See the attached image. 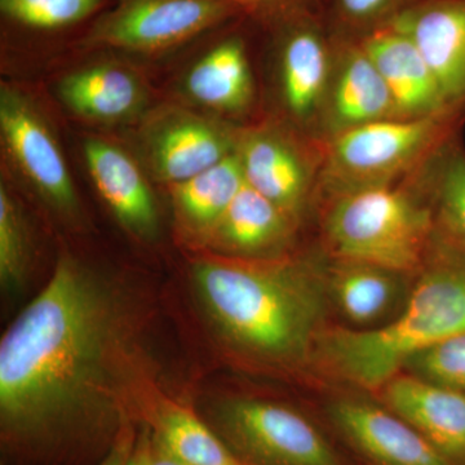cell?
<instances>
[{"instance_id": "6da1fadb", "label": "cell", "mask_w": 465, "mask_h": 465, "mask_svg": "<svg viewBox=\"0 0 465 465\" xmlns=\"http://www.w3.org/2000/svg\"><path fill=\"white\" fill-rule=\"evenodd\" d=\"M140 308L128 289L60 256L0 341V436L15 460L61 465L105 455L142 418Z\"/></svg>"}, {"instance_id": "7a4b0ae2", "label": "cell", "mask_w": 465, "mask_h": 465, "mask_svg": "<svg viewBox=\"0 0 465 465\" xmlns=\"http://www.w3.org/2000/svg\"><path fill=\"white\" fill-rule=\"evenodd\" d=\"M193 283L211 323L235 351L273 366L313 356L327 273L302 259H204Z\"/></svg>"}, {"instance_id": "3957f363", "label": "cell", "mask_w": 465, "mask_h": 465, "mask_svg": "<svg viewBox=\"0 0 465 465\" xmlns=\"http://www.w3.org/2000/svg\"><path fill=\"white\" fill-rule=\"evenodd\" d=\"M405 308L371 330H322L313 356L330 374L379 391L418 351L465 332V246L436 224Z\"/></svg>"}, {"instance_id": "277c9868", "label": "cell", "mask_w": 465, "mask_h": 465, "mask_svg": "<svg viewBox=\"0 0 465 465\" xmlns=\"http://www.w3.org/2000/svg\"><path fill=\"white\" fill-rule=\"evenodd\" d=\"M436 229L432 207L390 185L339 193L324 223L338 260L394 273L419 271Z\"/></svg>"}, {"instance_id": "5b68a950", "label": "cell", "mask_w": 465, "mask_h": 465, "mask_svg": "<svg viewBox=\"0 0 465 465\" xmlns=\"http://www.w3.org/2000/svg\"><path fill=\"white\" fill-rule=\"evenodd\" d=\"M464 119L457 115L388 118L338 131L329 149L333 177L344 185L341 192L388 185L421 158L439 154L457 140Z\"/></svg>"}, {"instance_id": "8992f818", "label": "cell", "mask_w": 465, "mask_h": 465, "mask_svg": "<svg viewBox=\"0 0 465 465\" xmlns=\"http://www.w3.org/2000/svg\"><path fill=\"white\" fill-rule=\"evenodd\" d=\"M208 424L246 465H347L311 419L281 403L223 401Z\"/></svg>"}, {"instance_id": "52a82bcc", "label": "cell", "mask_w": 465, "mask_h": 465, "mask_svg": "<svg viewBox=\"0 0 465 465\" xmlns=\"http://www.w3.org/2000/svg\"><path fill=\"white\" fill-rule=\"evenodd\" d=\"M244 16L224 0H118L94 21L82 45L150 54L176 47Z\"/></svg>"}, {"instance_id": "ba28073f", "label": "cell", "mask_w": 465, "mask_h": 465, "mask_svg": "<svg viewBox=\"0 0 465 465\" xmlns=\"http://www.w3.org/2000/svg\"><path fill=\"white\" fill-rule=\"evenodd\" d=\"M0 130L9 154L36 191L61 213H75L74 185L54 134L30 101L8 87L0 94Z\"/></svg>"}, {"instance_id": "9c48e42d", "label": "cell", "mask_w": 465, "mask_h": 465, "mask_svg": "<svg viewBox=\"0 0 465 465\" xmlns=\"http://www.w3.org/2000/svg\"><path fill=\"white\" fill-rule=\"evenodd\" d=\"M390 23L420 52L449 109L465 115V0H411Z\"/></svg>"}, {"instance_id": "30bf717a", "label": "cell", "mask_w": 465, "mask_h": 465, "mask_svg": "<svg viewBox=\"0 0 465 465\" xmlns=\"http://www.w3.org/2000/svg\"><path fill=\"white\" fill-rule=\"evenodd\" d=\"M327 412L333 428L370 465H454L387 407L339 400Z\"/></svg>"}, {"instance_id": "8fae6325", "label": "cell", "mask_w": 465, "mask_h": 465, "mask_svg": "<svg viewBox=\"0 0 465 465\" xmlns=\"http://www.w3.org/2000/svg\"><path fill=\"white\" fill-rule=\"evenodd\" d=\"M280 27L282 87L287 108L308 118L322 100L331 69L333 36L317 11H300L268 21Z\"/></svg>"}, {"instance_id": "7c38bea8", "label": "cell", "mask_w": 465, "mask_h": 465, "mask_svg": "<svg viewBox=\"0 0 465 465\" xmlns=\"http://www.w3.org/2000/svg\"><path fill=\"white\" fill-rule=\"evenodd\" d=\"M358 41L390 88L400 118H465L449 109L432 70L411 39L393 24L376 27Z\"/></svg>"}, {"instance_id": "4fadbf2b", "label": "cell", "mask_w": 465, "mask_h": 465, "mask_svg": "<svg viewBox=\"0 0 465 465\" xmlns=\"http://www.w3.org/2000/svg\"><path fill=\"white\" fill-rule=\"evenodd\" d=\"M385 407L411 425L454 465H465V393L399 374L381 390Z\"/></svg>"}, {"instance_id": "5bb4252c", "label": "cell", "mask_w": 465, "mask_h": 465, "mask_svg": "<svg viewBox=\"0 0 465 465\" xmlns=\"http://www.w3.org/2000/svg\"><path fill=\"white\" fill-rule=\"evenodd\" d=\"M84 152L92 182L119 223L139 238L154 237L158 231L154 197L133 158L99 139L87 140Z\"/></svg>"}, {"instance_id": "9a60e30c", "label": "cell", "mask_w": 465, "mask_h": 465, "mask_svg": "<svg viewBox=\"0 0 465 465\" xmlns=\"http://www.w3.org/2000/svg\"><path fill=\"white\" fill-rule=\"evenodd\" d=\"M333 34L341 51V65L331 96V110L339 131L356 125L400 118L387 84L360 41Z\"/></svg>"}, {"instance_id": "2e32d148", "label": "cell", "mask_w": 465, "mask_h": 465, "mask_svg": "<svg viewBox=\"0 0 465 465\" xmlns=\"http://www.w3.org/2000/svg\"><path fill=\"white\" fill-rule=\"evenodd\" d=\"M238 154L244 182L293 219L308 189L307 167L296 150L274 134H256Z\"/></svg>"}, {"instance_id": "e0dca14e", "label": "cell", "mask_w": 465, "mask_h": 465, "mask_svg": "<svg viewBox=\"0 0 465 465\" xmlns=\"http://www.w3.org/2000/svg\"><path fill=\"white\" fill-rule=\"evenodd\" d=\"M232 154V143L220 128L197 118H183L159 131L152 143L158 176L179 183L215 166Z\"/></svg>"}, {"instance_id": "ac0fdd59", "label": "cell", "mask_w": 465, "mask_h": 465, "mask_svg": "<svg viewBox=\"0 0 465 465\" xmlns=\"http://www.w3.org/2000/svg\"><path fill=\"white\" fill-rule=\"evenodd\" d=\"M140 420L185 464L246 465L210 424L173 401L153 397Z\"/></svg>"}, {"instance_id": "d6986e66", "label": "cell", "mask_w": 465, "mask_h": 465, "mask_svg": "<svg viewBox=\"0 0 465 465\" xmlns=\"http://www.w3.org/2000/svg\"><path fill=\"white\" fill-rule=\"evenodd\" d=\"M291 222L289 213L244 182L208 235L232 253L258 255L289 238Z\"/></svg>"}, {"instance_id": "ffe728a7", "label": "cell", "mask_w": 465, "mask_h": 465, "mask_svg": "<svg viewBox=\"0 0 465 465\" xmlns=\"http://www.w3.org/2000/svg\"><path fill=\"white\" fill-rule=\"evenodd\" d=\"M186 91L207 108L237 112L252 94L246 43L240 35L226 36L213 45L186 76Z\"/></svg>"}, {"instance_id": "44dd1931", "label": "cell", "mask_w": 465, "mask_h": 465, "mask_svg": "<svg viewBox=\"0 0 465 465\" xmlns=\"http://www.w3.org/2000/svg\"><path fill=\"white\" fill-rule=\"evenodd\" d=\"M58 94L67 108L85 118L118 121L142 103L139 82L124 67L97 65L65 76Z\"/></svg>"}, {"instance_id": "7402d4cb", "label": "cell", "mask_w": 465, "mask_h": 465, "mask_svg": "<svg viewBox=\"0 0 465 465\" xmlns=\"http://www.w3.org/2000/svg\"><path fill=\"white\" fill-rule=\"evenodd\" d=\"M397 274L375 265L338 260L327 273V290L341 313L363 326L381 320L396 304Z\"/></svg>"}, {"instance_id": "603a6c76", "label": "cell", "mask_w": 465, "mask_h": 465, "mask_svg": "<svg viewBox=\"0 0 465 465\" xmlns=\"http://www.w3.org/2000/svg\"><path fill=\"white\" fill-rule=\"evenodd\" d=\"M243 183L240 154L232 153L192 179L174 183V206L189 228L208 235Z\"/></svg>"}, {"instance_id": "cb8c5ba5", "label": "cell", "mask_w": 465, "mask_h": 465, "mask_svg": "<svg viewBox=\"0 0 465 465\" xmlns=\"http://www.w3.org/2000/svg\"><path fill=\"white\" fill-rule=\"evenodd\" d=\"M430 193L436 224L465 246V152L457 140L434 161Z\"/></svg>"}, {"instance_id": "d4e9b609", "label": "cell", "mask_w": 465, "mask_h": 465, "mask_svg": "<svg viewBox=\"0 0 465 465\" xmlns=\"http://www.w3.org/2000/svg\"><path fill=\"white\" fill-rule=\"evenodd\" d=\"M104 5L105 0H0V12L24 29L57 32L96 16Z\"/></svg>"}, {"instance_id": "484cf974", "label": "cell", "mask_w": 465, "mask_h": 465, "mask_svg": "<svg viewBox=\"0 0 465 465\" xmlns=\"http://www.w3.org/2000/svg\"><path fill=\"white\" fill-rule=\"evenodd\" d=\"M30 240L25 219L5 185L0 186V283L16 292L25 283Z\"/></svg>"}, {"instance_id": "4316f807", "label": "cell", "mask_w": 465, "mask_h": 465, "mask_svg": "<svg viewBox=\"0 0 465 465\" xmlns=\"http://www.w3.org/2000/svg\"><path fill=\"white\" fill-rule=\"evenodd\" d=\"M403 369L440 387L465 393V332L418 351Z\"/></svg>"}, {"instance_id": "83f0119b", "label": "cell", "mask_w": 465, "mask_h": 465, "mask_svg": "<svg viewBox=\"0 0 465 465\" xmlns=\"http://www.w3.org/2000/svg\"><path fill=\"white\" fill-rule=\"evenodd\" d=\"M411 0H332L333 24L339 35L360 39L385 25Z\"/></svg>"}, {"instance_id": "f1b7e54d", "label": "cell", "mask_w": 465, "mask_h": 465, "mask_svg": "<svg viewBox=\"0 0 465 465\" xmlns=\"http://www.w3.org/2000/svg\"><path fill=\"white\" fill-rule=\"evenodd\" d=\"M240 8L244 15H251L271 21L284 15L300 11H317L322 14V0H224Z\"/></svg>"}, {"instance_id": "f546056e", "label": "cell", "mask_w": 465, "mask_h": 465, "mask_svg": "<svg viewBox=\"0 0 465 465\" xmlns=\"http://www.w3.org/2000/svg\"><path fill=\"white\" fill-rule=\"evenodd\" d=\"M137 445L142 451L143 465H188L173 455L146 425L137 436Z\"/></svg>"}, {"instance_id": "4dcf8cb0", "label": "cell", "mask_w": 465, "mask_h": 465, "mask_svg": "<svg viewBox=\"0 0 465 465\" xmlns=\"http://www.w3.org/2000/svg\"><path fill=\"white\" fill-rule=\"evenodd\" d=\"M137 436L139 433L134 427V421L125 424L105 457L101 458L99 465H128L133 458Z\"/></svg>"}, {"instance_id": "1f68e13d", "label": "cell", "mask_w": 465, "mask_h": 465, "mask_svg": "<svg viewBox=\"0 0 465 465\" xmlns=\"http://www.w3.org/2000/svg\"><path fill=\"white\" fill-rule=\"evenodd\" d=\"M128 465H143L142 451H140L139 445H137V440L136 446H134L133 458H131L130 463H128Z\"/></svg>"}]
</instances>
